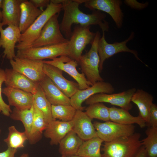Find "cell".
<instances>
[{
    "label": "cell",
    "instance_id": "obj_12",
    "mask_svg": "<svg viewBox=\"0 0 157 157\" xmlns=\"http://www.w3.org/2000/svg\"><path fill=\"white\" fill-rule=\"evenodd\" d=\"M136 90L133 88L118 93L97 94L86 100L85 103L90 105L97 103H108L129 111L132 108L131 99Z\"/></svg>",
    "mask_w": 157,
    "mask_h": 157
},
{
    "label": "cell",
    "instance_id": "obj_14",
    "mask_svg": "<svg viewBox=\"0 0 157 157\" xmlns=\"http://www.w3.org/2000/svg\"><path fill=\"white\" fill-rule=\"evenodd\" d=\"M115 89L109 82L104 81H98L89 88L77 90L70 98L71 105L76 110H83L82 104L91 96L98 93H113Z\"/></svg>",
    "mask_w": 157,
    "mask_h": 157
},
{
    "label": "cell",
    "instance_id": "obj_15",
    "mask_svg": "<svg viewBox=\"0 0 157 157\" xmlns=\"http://www.w3.org/2000/svg\"><path fill=\"white\" fill-rule=\"evenodd\" d=\"M21 34L18 27L10 25L3 29L0 22V48L4 49V57L10 60L16 57L15 48Z\"/></svg>",
    "mask_w": 157,
    "mask_h": 157
},
{
    "label": "cell",
    "instance_id": "obj_42",
    "mask_svg": "<svg viewBox=\"0 0 157 157\" xmlns=\"http://www.w3.org/2000/svg\"><path fill=\"white\" fill-rule=\"evenodd\" d=\"M61 157H81L79 156L76 155H71V156H62Z\"/></svg>",
    "mask_w": 157,
    "mask_h": 157
},
{
    "label": "cell",
    "instance_id": "obj_21",
    "mask_svg": "<svg viewBox=\"0 0 157 157\" xmlns=\"http://www.w3.org/2000/svg\"><path fill=\"white\" fill-rule=\"evenodd\" d=\"M72 120L66 122L53 120L47 124L44 135L50 139L51 145H57L69 132L72 130Z\"/></svg>",
    "mask_w": 157,
    "mask_h": 157
},
{
    "label": "cell",
    "instance_id": "obj_11",
    "mask_svg": "<svg viewBox=\"0 0 157 157\" xmlns=\"http://www.w3.org/2000/svg\"><path fill=\"white\" fill-rule=\"evenodd\" d=\"M80 4L84 3L86 8L91 10L105 12L109 15L117 27L121 28L123 25L124 13L121 9L122 1L120 0H77Z\"/></svg>",
    "mask_w": 157,
    "mask_h": 157
},
{
    "label": "cell",
    "instance_id": "obj_44",
    "mask_svg": "<svg viewBox=\"0 0 157 157\" xmlns=\"http://www.w3.org/2000/svg\"><path fill=\"white\" fill-rule=\"evenodd\" d=\"M1 129H0V134L1 133Z\"/></svg>",
    "mask_w": 157,
    "mask_h": 157
},
{
    "label": "cell",
    "instance_id": "obj_1",
    "mask_svg": "<svg viewBox=\"0 0 157 157\" xmlns=\"http://www.w3.org/2000/svg\"><path fill=\"white\" fill-rule=\"evenodd\" d=\"M52 2L61 3L64 14L60 25V30L67 38H70L72 34L71 27L73 24L83 26L98 25L102 32H108V22L105 20L106 15L98 10H94L91 14H86L79 9L80 4L77 0H51Z\"/></svg>",
    "mask_w": 157,
    "mask_h": 157
},
{
    "label": "cell",
    "instance_id": "obj_20",
    "mask_svg": "<svg viewBox=\"0 0 157 157\" xmlns=\"http://www.w3.org/2000/svg\"><path fill=\"white\" fill-rule=\"evenodd\" d=\"M39 84L51 105H71L70 98L65 95L47 76Z\"/></svg>",
    "mask_w": 157,
    "mask_h": 157
},
{
    "label": "cell",
    "instance_id": "obj_30",
    "mask_svg": "<svg viewBox=\"0 0 157 157\" xmlns=\"http://www.w3.org/2000/svg\"><path fill=\"white\" fill-rule=\"evenodd\" d=\"M8 133L7 137L3 141L8 147L17 149L24 147V144L28 137L25 132L18 131L13 126L8 127Z\"/></svg>",
    "mask_w": 157,
    "mask_h": 157
},
{
    "label": "cell",
    "instance_id": "obj_16",
    "mask_svg": "<svg viewBox=\"0 0 157 157\" xmlns=\"http://www.w3.org/2000/svg\"><path fill=\"white\" fill-rule=\"evenodd\" d=\"M43 70L46 75L68 97L70 98L79 90L78 83L65 78L63 71L59 68L44 63Z\"/></svg>",
    "mask_w": 157,
    "mask_h": 157
},
{
    "label": "cell",
    "instance_id": "obj_9",
    "mask_svg": "<svg viewBox=\"0 0 157 157\" xmlns=\"http://www.w3.org/2000/svg\"><path fill=\"white\" fill-rule=\"evenodd\" d=\"M59 13L52 16L47 22L38 37L33 42L31 47L35 48L68 42L60 30L58 21Z\"/></svg>",
    "mask_w": 157,
    "mask_h": 157
},
{
    "label": "cell",
    "instance_id": "obj_7",
    "mask_svg": "<svg viewBox=\"0 0 157 157\" xmlns=\"http://www.w3.org/2000/svg\"><path fill=\"white\" fill-rule=\"evenodd\" d=\"M135 33L132 31L129 38L124 41L110 44L108 43L106 40L105 32H102V36L99 39L98 45V51L100 59L99 66L100 73L103 69L104 63L106 59L122 52H128L133 54L137 60L148 67L139 58L136 51L130 49L126 45L127 43L133 39Z\"/></svg>",
    "mask_w": 157,
    "mask_h": 157
},
{
    "label": "cell",
    "instance_id": "obj_32",
    "mask_svg": "<svg viewBox=\"0 0 157 157\" xmlns=\"http://www.w3.org/2000/svg\"><path fill=\"white\" fill-rule=\"evenodd\" d=\"M10 116L12 119L22 123L28 139L33 120V105L30 109L24 110H18L15 108Z\"/></svg>",
    "mask_w": 157,
    "mask_h": 157
},
{
    "label": "cell",
    "instance_id": "obj_24",
    "mask_svg": "<svg viewBox=\"0 0 157 157\" xmlns=\"http://www.w3.org/2000/svg\"><path fill=\"white\" fill-rule=\"evenodd\" d=\"M153 100L152 94L142 89L136 90L131 99V101L137 106L139 115L145 121L146 125L149 122V111Z\"/></svg>",
    "mask_w": 157,
    "mask_h": 157
},
{
    "label": "cell",
    "instance_id": "obj_10",
    "mask_svg": "<svg viewBox=\"0 0 157 157\" xmlns=\"http://www.w3.org/2000/svg\"><path fill=\"white\" fill-rule=\"evenodd\" d=\"M12 69L33 81L39 83L46 76L43 70V60L15 57L10 60Z\"/></svg>",
    "mask_w": 157,
    "mask_h": 157
},
{
    "label": "cell",
    "instance_id": "obj_3",
    "mask_svg": "<svg viewBox=\"0 0 157 157\" xmlns=\"http://www.w3.org/2000/svg\"><path fill=\"white\" fill-rule=\"evenodd\" d=\"M141 135L135 133L129 137L105 142L102 157H135L142 146Z\"/></svg>",
    "mask_w": 157,
    "mask_h": 157
},
{
    "label": "cell",
    "instance_id": "obj_36",
    "mask_svg": "<svg viewBox=\"0 0 157 157\" xmlns=\"http://www.w3.org/2000/svg\"><path fill=\"white\" fill-rule=\"evenodd\" d=\"M147 125L149 127L157 128V106L154 103L150 108L149 121Z\"/></svg>",
    "mask_w": 157,
    "mask_h": 157
},
{
    "label": "cell",
    "instance_id": "obj_41",
    "mask_svg": "<svg viewBox=\"0 0 157 157\" xmlns=\"http://www.w3.org/2000/svg\"><path fill=\"white\" fill-rule=\"evenodd\" d=\"M2 0H0V22H1L2 20V11L1 10Z\"/></svg>",
    "mask_w": 157,
    "mask_h": 157
},
{
    "label": "cell",
    "instance_id": "obj_4",
    "mask_svg": "<svg viewBox=\"0 0 157 157\" xmlns=\"http://www.w3.org/2000/svg\"><path fill=\"white\" fill-rule=\"evenodd\" d=\"M100 38V33L97 31L90 49L86 53L82 55L77 62L91 86L98 81H104L99 70L100 59L98 45Z\"/></svg>",
    "mask_w": 157,
    "mask_h": 157
},
{
    "label": "cell",
    "instance_id": "obj_23",
    "mask_svg": "<svg viewBox=\"0 0 157 157\" xmlns=\"http://www.w3.org/2000/svg\"><path fill=\"white\" fill-rule=\"evenodd\" d=\"M20 15L18 27L21 33H24L43 10L34 6L29 1L23 0L20 5Z\"/></svg>",
    "mask_w": 157,
    "mask_h": 157
},
{
    "label": "cell",
    "instance_id": "obj_18",
    "mask_svg": "<svg viewBox=\"0 0 157 157\" xmlns=\"http://www.w3.org/2000/svg\"><path fill=\"white\" fill-rule=\"evenodd\" d=\"M92 120L85 112L77 110L72 120V130L84 141L97 136Z\"/></svg>",
    "mask_w": 157,
    "mask_h": 157
},
{
    "label": "cell",
    "instance_id": "obj_2",
    "mask_svg": "<svg viewBox=\"0 0 157 157\" xmlns=\"http://www.w3.org/2000/svg\"><path fill=\"white\" fill-rule=\"evenodd\" d=\"M63 9L62 5L50 2L42 13L23 33L15 46L17 50L30 48L33 42L38 37L43 27L53 15L59 13Z\"/></svg>",
    "mask_w": 157,
    "mask_h": 157
},
{
    "label": "cell",
    "instance_id": "obj_38",
    "mask_svg": "<svg viewBox=\"0 0 157 157\" xmlns=\"http://www.w3.org/2000/svg\"><path fill=\"white\" fill-rule=\"evenodd\" d=\"M29 1L35 7L38 8L47 7L49 4V0H30Z\"/></svg>",
    "mask_w": 157,
    "mask_h": 157
},
{
    "label": "cell",
    "instance_id": "obj_6",
    "mask_svg": "<svg viewBox=\"0 0 157 157\" xmlns=\"http://www.w3.org/2000/svg\"><path fill=\"white\" fill-rule=\"evenodd\" d=\"M90 29V26L76 25L69 40L68 56L77 62L86 46L92 44L95 38L96 33L91 31Z\"/></svg>",
    "mask_w": 157,
    "mask_h": 157
},
{
    "label": "cell",
    "instance_id": "obj_40",
    "mask_svg": "<svg viewBox=\"0 0 157 157\" xmlns=\"http://www.w3.org/2000/svg\"><path fill=\"white\" fill-rule=\"evenodd\" d=\"M135 157H147V153L144 146H142L141 147Z\"/></svg>",
    "mask_w": 157,
    "mask_h": 157
},
{
    "label": "cell",
    "instance_id": "obj_19",
    "mask_svg": "<svg viewBox=\"0 0 157 157\" xmlns=\"http://www.w3.org/2000/svg\"><path fill=\"white\" fill-rule=\"evenodd\" d=\"M6 87L19 89L34 94L39 83L34 82L25 76L13 70L6 68L5 70Z\"/></svg>",
    "mask_w": 157,
    "mask_h": 157
},
{
    "label": "cell",
    "instance_id": "obj_5",
    "mask_svg": "<svg viewBox=\"0 0 157 157\" xmlns=\"http://www.w3.org/2000/svg\"><path fill=\"white\" fill-rule=\"evenodd\" d=\"M68 42L17 50L16 57L43 60L45 59L52 60L63 55L68 56Z\"/></svg>",
    "mask_w": 157,
    "mask_h": 157
},
{
    "label": "cell",
    "instance_id": "obj_27",
    "mask_svg": "<svg viewBox=\"0 0 157 157\" xmlns=\"http://www.w3.org/2000/svg\"><path fill=\"white\" fill-rule=\"evenodd\" d=\"M33 120L28 139L31 144H35L41 139L47 125L42 112L33 105Z\"/></svg>",
    "mask_w": 157,
    "mask_h": 157
},
{
    "label": "cell",
    "instance_id": "obj_8",
    "mask_svg": "<svg viewBox=\"0 0 157 157\" xmlns=\"http://www.w3.org/2000/svg\"><path fill=\"white\" fill-rule=\"evenodd\" d=\"M93 124L97 136L105 142L129 137L135 133V128L133 124H122L110 121L95 122Z\"/></svg>",
    "mask_w": 157,
    "mask_h": 157
},
{
    "label": "cell",
    "instance_id": "obj_35",
    "mask_svg": "<svg viewBox=\"0 0 157 157\" xmlns=\"http://www.w3.org/2000/svg\"><path fill=\"white\" fill-rule=\"evenodd\" d=\"M5 80V70L0 68V112L4 115L9 116L12 112L10 106L6 104L3 100L2 96V83Z\"/></svg>",
    "mask_w": 157,
    "mask_h": 157
},
{
    "label": "cell",
    "instance_id": "obj_25",
    "mask_svg": "<svg viewBox=\"0 0 157 157\" xmlns=\"http://www.w3.org/2000/svg\"><path fill=\"white\" fill-rule=\"evenodd\" d=\"M109 118L111 121L122 124H136L141 128H143L146 126L145 121L139 115L133 116L128 111L114 106L110 108Z\"/></svg>",
    "mask_w": 157,
    "mask_h": 157
},
{
    "label": "cell",
    "instance_id": "obj_13",
    "mask_svg": "<svg viewBox=\"0 0 157 157\" xmlns=\"http://www.w3.org/2000/svg\"><path fill=\"white\" fill-rule=\"evenodd\" d=\"M43 62L53 66L69 74L77 82L79 90H84L91 86L84 74L80 73L77 70V62L68 56L63 55L51 60H43Z\"/></svg>",
    "mask_w": 157,
    "mask_h": 157
},
{
    "label": "cell",
    "instance_id": "obj_34",
    "mask_svg": "<svg viewBox=\"0 0 157 157\" xmlns=\"http://www.w3.org/2000/svg\"><path fill=\"white\" fill-rule=\"evenodd\" d=\"M110 108L102 103H97L89 105L85 112L92 119H96L105 122L110 120Z\"/></svg>",
    "mask_w": 157,
    "mask_h": 157
},
{
    "label": "cell",
    "instance_id": "obj_17",
    "mask_svg": "<svg viewBox=\"0 0 157 157\" xmlns=\"http://www.w3.org/2000/svg\"><path fill=\"white\" fill-rule=\"evenodd\" d=\"M2 93L7 97L10 106L18 110L30 109L33 104V94L24 90L6 87L2 89Z\"/></svg>",
    "mask_w": 157,
    "mask_h": 157
},
{
    "label": "cell",
    "instance_id": "obj_33",
    "mask_svg": "<svg viewBox=\"0 0 157 157\" xmlns=\"http://www.w3.org/2000/svg\"><path fill=\"white\" fill-rule=\"evenodd\" d=\"M76 110L71 105H51V112L53 120L68 122L73 119Z\"/></svg>",
    "mask_w": 157,
    "mask_h": 157
},
{
    "label": "cell",
    "instance_id": "obj_29",
    "mask_svg": "<svg viewBox=\"0 0 157 157\" xmlns=\"http://www.w3.org/2000/svg\"><path fill=\"white\" fill-rule=\"evenodd\" d=\"M33 105L42 112L47 124L53 120L51 112V105L47 99L44 92L38 84L33 94Z\"/></svg>",
    "mask_w": 157,
    "mask_h": 157
},
{
    "label": "cell",
    "instance_id": "obj_28",
    "mask_svg": "<svg viewBox=\"0 0 157 157\" xmlns=\"http://www.w3.org/2000/svg\"><path fill=\"white\" fill-rule=\"evenodd\" d=\"M103 142L98 136L84 141L75 155L81 157H102L100 149Z\"/></svg>",
    "mask_w": 157,
    "mask_h": 157
},
{
    "label": "cell",
    "instance_id": "obj_39",
    "mask_svg": "<svg viewBox=\"0 0 157 157\" xmlns=\"http://www.w3.org/2000/svg\"><path fill=\"white\" fill-rule=\"evenodd\" d=\"M17 149L8 147L5 151L0 152V157H14Z\"/></svg>",
    "mask_w": 157,
    "mask_h": 157
},
{
    "label": "cell",
    "instance_id": "obj_26",
    "mask_svg": "<svg viewBox=\"0 0 157 157\" xmlns=\"http://www.w3.org/2000/svg\"><path fill=\"white\" fill-rule=\"evenodd\" d=\"M83 141L72 130L59 142V152L62 156L75 155Z\"/></svg>",
    "mask_w": 157,
    "mask_h": 157
},
{
    "label": "cell",
    "instance_id": "obj_37",
    "mask_svg": "<svg viewBox=\"0 0 157 157\" xmlns=\"http://www.w3.org/2000/svg\"><path fill=\"white\" fill-rule=\"evenodd\" d=\"M124 3L127 6L132 9L140 10L146 8L149 5V2L141 3L136 0H125Z\"/></svg>",
    "mask_w": 157,
    "mask_h": 157
},
{
    "label": "cell",
    "instance_id": "obj_31",
    "mask_svg": "<svg viewBox=\"0 0 157 157\" xmlns=\"http://www.w3.org/2000/svg\"><path fill=\"white\" fill-rule=\"evenodd\" d=\"M146 133L147 137L141 141L147 157H157V128L149 127Z\"/></svg>",
    "mask_w": 157,
    "mask_h": 157
},
{
    "label": "cell",
    "instance_id": "obj_43",
    "mask_svg": "<svg viewBox=\"0 0 157 157\" xmlns=\"http://www.w3.org/2000/svg\"><path fill=\"white\" fill-rule=\"evenodd\" d=\"M20 157H29V155L28 154L24 153Z\"/></svg>",
    "mask_w": 157,
    "mask_h": 157
},
{
    "label": "cell",
    "instance_id": "obj_22",
    "mask_svg": "<svg viewBox=\"0 0 157 157\" xmlns=\"http://www.w3.org/2000/svg\"><path fill=\"white\" fill-rule=\"evenodd\" d=\"M23 0H2L1 8L3 26L13 25L19 26L20 15V5Z\"/></svg>",
    "mask_w": 157,
    "mask_h": 157
}]
</instances>
